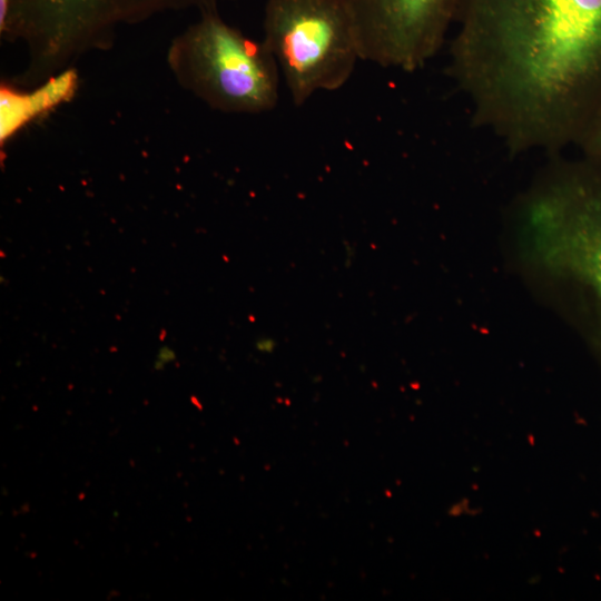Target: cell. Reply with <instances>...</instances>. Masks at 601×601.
Instances as JSON below:
<instances>
[{
	"instance_id": "6da1fadb",
	"label": "cell",
	"mask_w": 601,
	"mask_h": 601,
	"mask_svg": "<svg viewBox=\"0 0 601 601\" xmlns=\"http://www.w3.org/2000/svg\"><path fill=\"white\" fill-rule=\"evenodd\" d=\"M450 73L475 120L514 150L574 130L601 73V0H461Z\"/></svg>"
},
{
	"instance_id": "7a4b0ae2",
	"label": "cell",
	"mask_w": 601,
	"mask_h": 601,
	"mask_svg": "<svg viewBox=\"0 0 601 601\" xmlns=\"http://www.w3.org/2000/svg\"><path fill=\"white\" fill-rule=\"evenodd\" d=\"M263 29L297 107L342 88L362 59L349 0H266Z\"/></svg>"
},
{
	"instance_id": "3957f363",
	"label": "cell",
	"mask_w": 601,
	"mask_h": 601,
	"mask_svg": "<svg viewBox=\"0 0 601 601\" xmlns=\"http://www.w3.org/2000/svg\"><path fill=\"white\" fill-rule=\"evenodd\" d=\"M180 48L189 85L211 106L249 114L276 107L280 75L276 60L263 42L223 20L216 4L201 8Z\"/></svg>"
},
{
	"instance_id": "277c9868",
	"label": "cell",
	"mask_w": 601,
	"mask_h": 601,
	"mask_svg": "<svg viewBox=\"0 0 601 601\" xmlns=\"http://www.w3.org/2000/svg\"><path fill=\"white\" fill-rule=\"evenodd\" d=\"M526 220L536 255L585 292L601 325V193L555 184L530 200Z\"/></svg>"
},
{
	"instance_id": "5b68a950",
	"label": "cell",
	"mask_w": 601,
	"mask_h": 601,
	"mask_svg": "<svg viewBox=\"0 0 601 601\" xmlns=\"http://www.w3.org/2000/svg\"><path fill=\"white\" fill-rule=\"evenodd\" d=\"M461 0H349L362 60L413 72L441 49Z\"/></svg>"
},
{
	"instance_id": "8992f818",
	"label": "cell",
	"mask_w": 601,
	"mask_h": 601,
	"mask_svg": "<svg viewBox=\"0 0 601 601\" xmlns=\"http://www.w3.org/2000/svg\"><path fill=\"white\" fill-rule=\"evenodd\" d=\"M219 0H12L1 30L22 31L50 48L93 38L120 21L161 9L216 4Z\"/></svg>"
},
{
	"instance_id": "52a82bcc",
	"label": "cell",
	"mask_w": 601,
	"mask_h": 601,
	"mask_svg": "<svg viewBox=\"0 0 601 601\" xmlns=\"http://www.w3.org/2000/svg\"><path fill=\"white\" fill-rule=\"evenodd\" d=\"M76 77L66 72L30 93L1 92V138L7 139L39 114L72 92Z\"/></svg>"
}]
</instances>
